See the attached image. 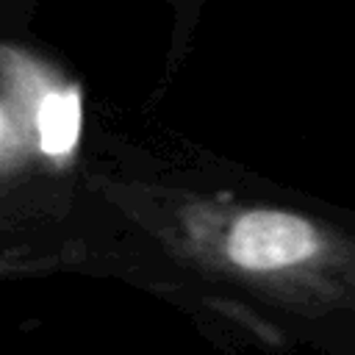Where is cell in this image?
<instances>
[{
	"mask_svg": "<svg viewBox=\"0 0 355 355\" xmlns=\"http://www.w3.org/2000/svg\"><path fill=\"white\" fill-rule=\"evenodd\" d=\"M219 258L233 272L252 280H280L288 297L297 291L291 283L305 280L316 294L322 291L313 280L327 244L319 227L288 211H247L236 216L225 236L216 241Z\"/></svg>",
	"mask_w": 355,
	"mask_h": 355,
	"instance_id": "cell-1",
	"label": "cell"
},
{
	"mask_svg": "<svg viewBox=\"0 0 355 355\" xmlns=\"http://www.w3.org/2000/svg\"><path fill=\"white\" fill-rule=\"evenodd\" d=\"M39 147L50 158L69 155L80 136V94L78 89H53L36 105Z\"/></svg>",
	"mask_w": 355,
	"mask_h": 355,
	"instance_id": "cell-2",
	"label": "cell"
},
{
	"mask_svg": "<svg viewBox=\"0 0 355 355\" xmlns=\"http://www.w3.org/2000/svg\"><path fill=\"white\" fill-rule=\"evenodd\" d=\"M53 261L50 258H31L22 252H6L0 255V277H14V275H28V272H39L47 269Z\"/></svg>",
	"mask_w": 355,
	"mask_h": 355,
	"instance_id": "cell-3",
	"label": "cell"
}]
</instances>
